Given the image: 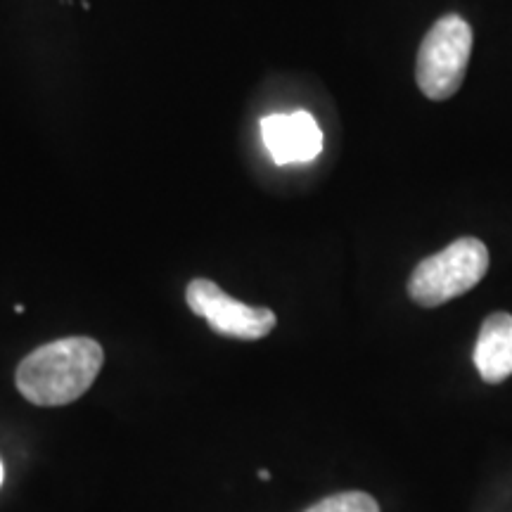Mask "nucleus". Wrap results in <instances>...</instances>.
Masks as SVG:
<instances>
[{"label": "nucleus", "instance_id": "7ed1b4c3", "mask_svg": "<svg viewBox=\"0 0 512 512\" xmlns=\"http://www.w3.org/2000/svg\"><path fill=\"white\" fill-rule=\"evenodd\" d=\"M472 29L463 17L446 15L422 38L418 53L420 91L430 100L453 98L463 86L472 55Z\"/></svg>", "mask_w": 512, "mask_h": 512}, {"label": "nucleus", "instance_id": "39448f33", "mask_svg": "<svg viewBox=\"0 0 512 512\" xmlns=\"http://www.w3.org/2000/svg\"><path fill=\"white\" fill-rule=\"evenodd\" d=\"M261 138L275 164L311 162L323 150V131L309 112L268 114L261 119Z\"/></svg>", "mask_w": 512, "mask_h": 512}, {"label": "nucleus", "instance_id": "1a4fd4ad", "mask_svg": "<svg viewBox=\"0 0 512 512\" xmlns=\"http://www.w3.org/2000/svg\"><path fill=\"white\" fill-rule=\"evenodd\" d=\"M0 484H3V463H0Z\"/></svg>", "mask_w": 512, "mask_h": 512}, {"label": "nucleus", "instance_id": "f257e3e1", "mask_svg": "<svg viewBox=\"0 0 512 512\" xmlns=\"http://www.w3.org/2000/svg\"><path fill=\"white\" fill-rule=\"evenodd\" d=\"M105 354L91 337L43 344L17 368V389L36 406H67L93 387Z\"/></svg>", "mask_w": 512, "mask_h": 512}, {"label": "nucleus", "instance_id": "f03ea898", "mask_svg": "<svg viewBox=\"0 0 512 512\" xmlns=\"http://www.w3.org/2000/svg\"><path fill=\"white\" fill-rule=\"evenodd\" d=\"M489 271V252L477 238H460L415 266L408 294L415 304L434 309L470 292Z\"/></svg>", "mask_w": 512, "mask_h": 512}, {"label": "nucleus", "instance_id": "6e6552de", "mask_svg": "<svg viewBox=\"0 0 512 512\" xmlns=\"http://www.w3.org/2000/svg\"><path fill=\"white\" fill-rule=\"evenodd\" d=\"M259 477L264 479V482H268V479H271V475H268V470H261V472H259Z\"/></svg>", "mask_w": 512, "mask_h": 512}, {"label": "nucleus", "instance_id": "423d86ee", "mask_svg": "<svg viewBox=\"0 0 512 512\" xmlns=\"http://www.w3.org/2000/svg\"><path fill=\"white\" fill-rule=\"evenodd\" d=\"M475 366L484 382L498 384L512 375V316L494 313L484 320L475 347Z\"/></svg>", "mask_w": 512, "mask_h": 512}, {"label": "nucleus", "instance_id": "20e7f679", "mask_svg": "<svg viewBox=\"0 0 512 512\" xmlns=\"http://www.w3.org/2000/svg\"><path fill=\"white\" fill-rule=\"evenodd\" d=\"M192 313L204 318L209 328L223 337L254 342L271 335L275 328V313L264 306H247L221 290L207 278H195L185 292Z\"/></svg>", "mask_w": 512, "mask_h": 512}, {"label": "nucleus", "instance_id": "0eeeda50", "mask_svg": "<svg viewBox=\"0 0 512 512\" xmlns=\"http://www.w3.org/2000/svg\"><path fill=\"white\" fill-rule=\"evenodd\" d=\"M306 512H380V505L363 491H344V494L323 498Z\"/></svg>", "mask_w": 512, "mask_h": 512}]
</instances>
